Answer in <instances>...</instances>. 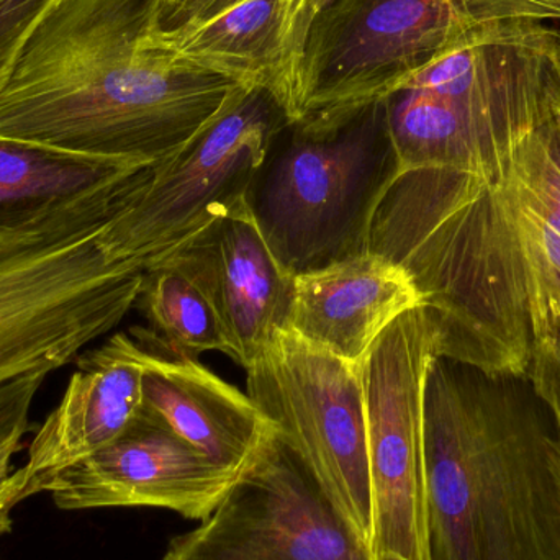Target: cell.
Masks as SVG:
<instances>
[{
  "instance_id": "obj_19",
  "label": "cell",
  "mask_w": 560,
  "mask_h": 560,
  "mask_svg": "<svg viewBox=\"0 0 560 560\" xmlns=\"http://www.w3.org/2000/svg\"><path fill=\"white\" fill-rule=\"evenodd\" d=\"M49 374V371H33L0 385V443L25 436L33 400Z\"/></svg>"
},
{
  "instance_id": "obj_15",
  "label": "cell",
  "mask_w": 560,
  "mask_h": 560,
  "mask_svg": "<svg viewBox=\"0 0 560 560\" xmlns=\"http://www.w3.org/2000/svg\"><path fill=\"white\" fill-rule=\"evenodd\" d=\"M128 332L143 361L140 413L240 476L278 433L272 421L248 394L199 359L176 354L153 329L131 326Z\"/></svg>"
},
{
  "instance_id": "obj_14",
  "label": "cell",
  "mask_w": 560,
  "mask_h": 560,
  "mask_svg": "<svg viewBox=\"0 0 560 560\" xmlns=\"http://www.w3.org/2000/svg\"><path fill=\"white\" fill-rule=\"evenodd\" d=\"M141 382V348L130 332L79 355L61 401L30 443L28 460L7 482V509L12 512L39 493L46 479L117 441L140 417Z\"/></svg>"
},
{
  "instance_id": "obj_9",
  "label": "cell",
  "mask_w": 560,
  "mask_h": 560,
  "mask_svg": "<svg viewBox=\"0 0 560 560\" xmlns=\"http://www.w3.org/2000/svg\"><path fill=\"white\" fill-rule=\"evenodd\" d=\"M440 339L421 305L395 319L361 362L374 499L372 551L430 560L424 387Z\"/></svg>"
},
{
  "instance_id": "obj_17",
  "label": "cell",
  "mask_w": 560,
  "mask_h": 560,
  "mask_svg": "<svg viewBox=\"0 0 560 560\" xmlns=\"http://www.w3.org/2000/svg\"><path fill=\"white\" fill-rule=\"evenodd\" d=\"M137 305L150 328L176 354L199 359L203 352H222L233 358L219 316L200 290L173 266L156 265L144 271Z\"/></svg>"
},
{
  "instance_id": "obj_12",
  "label": "cell",
  "mask_w": 560,
  "mask_h": 560,
  "mask_svg": "<svg viewBox=\"0 0 560 560\" xmlns=\"http://www.w3.org/2000/svg\"><path fill=\"white\" fill-rule=\"evenodd\" d=\"M238 477L140 413L117 441L59 470L39 492L61 510L156 506L203 522Z\"/></svg>"
},
{
  "instance_id": "obj_23",
  "label": "cell",
  "mask_w": 560,
  "mask_h": 560,
  "mask_svg": "<svg viewBox=\"0 0 560 560\" xmlns=\"http://www.w3.org/2000/svg\"><path fill=\"white\" fill-rule=\"evenodd\" d=\"M61 242V240H59ZM45 243L51 242H43V243H10V242H0V258H5V256L15 255V253L23 252V249L33 248V246L45 245Z\"/></svg>"
},
{
  "instance_id": "obj_6",
  "label": "cell",
  "mask_w": 560,
  "mask_h": 560,
  "mask_svg": "<svg viewBox=\"0 0 560 560\" xmlns=\"http://www.w3.org/2000/svg\"><path fill=\"white\" fill-rule=\"evenodd\" d=\"M287 125L265 91L240 88L212 124L156 164L147 189L105 226V248L143 271L170 258L210 223L248 202L256 174Z\"/></svg>"
},
{
  "instance_id": "obj_21",
  "label": "cell",
  "mask_w": 560,
  "mask_h": 560,
  "mask_svg": "<svg viewBox=\"0 0 560 560\" xmlns=\"http://www.w3.org/2000/svg\"><path fill=\"white\" fill-rule=\"evenodd\" d=\"M206 0H158L156 19L151 30L153 35L174 33L196 19Z\"/></svg>"
},
{
  "instance_id": "obj_22",
  "label": "cell",
  "mask_w": 560,
  "mask_h": 560,
  "mask_svg": "<svg viewBox=\"0 0 560 560\" xmlns=\"http://www.w3.org/2000/svg\"><path fill=\"white\" fill-rule=\"evenodd\" d=\"M22 440L23 438H12V440L0 443V535L12 529V518H10V510L3 502V492H5L10 476H12V457L22 446Z\"/></svg>"
},
{
  "instance_id": "obj_25",
  "label": "cell",
  "mask_w": 560,
  "mask_h": 560,
  "mask_svg": "<svg viewBox=\"0 0 560 560\" xmlns=\"http://www.w3.org/2000/svg\"><path fill=\"white\" fill-rule=\"evenodd\" d=\"M556 427H558V431H559V434H560V424L556 423Z\"/></svg>"
},
{
  "instance_id": "obj_13",
  "label": "cell",
  "mask_w": 560,
  "mask_h": 560,
  "mask_svg": "<svg viewBox=\"0 0 560 560\" xmlns=\"http://www.w3.org/2000/svg\"><path fill=\"white\" fill-rule=\"evenodd\" d=\"M158 265L173 266L206 296L243 369L283 328L293 276L269 248L249 200Z\"/></svg>"
},
{
  "instance_id": "obj_20",
  "label": "cell",
  "mask_w": 560,
  "mask_h": 560,
  "mask_svg": "<svg viewBox=\"0 0 560 560\" xmlns=\"http://www.w3.org/2000/svg\"><path fill=\"white\" fill-rule=\"evenodd\" d=\"M526 378L560 424V326L536 346Z\"/></svg>"
},
{
  "instance_id": "obj_24",
  "label": "cell",
  "mask_w": 560,
  "mask_h": 560,
  "mask_svg": "<svg viewBox=\"0 0 560 560\" xmlns=\"http://www.w3.org/2000/svg\"><path fill=\"white\" fill-rule=\"evenodd\" d=\"M375 560H413L410 558H405V556L397 555V552H375Z\"/></svg>"
},
{
  "instance_id": "obj_5",
  "label": "cell",
  "mask_w": 560,
  "mask_h": 560,
  "mask_svg": "<svg viewBox=\"0 0 560 560\" xmlns=\"http://www.w3.org/2000/svg\"><path fill=\"white\" fill-rule=\"evenodd\" d=\"M523 16L560 23V0H329L300 52L293 124L387 101L483 26Z\"/></svg>"
},
{
  "instance_id": "obj_11",
  "label": "cell",
  "mask_w": 560,
  "mask_h": 560,
  "mask_svg": "<svg viewBox=\"0 0 560 560\" xmlns=\"http://www.w3.org/2000/svg\"><path fill=\"white\" fill-rule=\"evenodd\" d=\"M154 167L0 137V242L101 232L147 189Z\"/></svg>"
},
{
  "instance_id": "obj_3",
  "label": "cell",
  "mask_w": 560,
  "mask_h": 560,
  "mask_svg": "<svg viewBox=\"0 0 560 560\" xmlns=\"http://www.w3.org/2000/svg\"><path fill=\"white\" fill-rule=\"evenodd\" d=\"M526 377L438 355L424 387L430 560H560V434ZM532 385V384H529Z\"/></svg>"
},
{
  "instance_id": "obj_4",
  "label": "cell",
  "mask_w": 560,
  "mask_h": 560,
  "mask_svg": "<svg viewBox=\"0 0 560 560\" xmlns=\"http://www.w3.org/2000/svg\"><path fill=\"white\" fill-rule=\"evenodd\" d=\"M269 148L249 190L262 236L290 276L368 252L378 200L398 171L387 104L328 124L299 121Z\"/></svg>"
},
{
  "instance_id": "obj_2",
  "label": "cell",
  "mask_w": 560,
  "mask_h": 560,
  "mask_svg": "<svg viewBox=\"0 0 560 560\" xmlns=\"http://www.w3.org/2000/svg\"><path fill=\"white\" fill-rule=\"evenodd\" d=\"M158 0H58L0 82V137L158 164L243 84L147 42Z\"/></svg>"
},
{
  "instance_id": "obj_7",
  "label": "cell",
  "mask_w": 560,
  "mask_h": 560,
  "mask_svg": "<svg viewBox=\"0 0 560 560\" xmlns=\"http://www.w3.org/2000/svg\"><path fill=\"white\" fill-rule=\"evenodd\" d=\"M102 232L0 258V385L78 359L137 305L144 271L115 258Z\"/></svg>"
},
{
  "instance_id": "obj_1",
  "label": "cell",
  "mask_w": 560,
  "mask_h": 560,
  "mask_svg": "<svg viewBox=\"0 0 560 560\" xmlns=\"http://www.w3.org/2000/svg\"><path fill=\"white\" fill-rule=\"evenodd\" d=\"M368 252L413 279L441 358L526 377L560 326V121L486 170L395 174Z\"/></svg>"
},
{
  "instance_id": "obj_18",
  "label": "cell",
  "mask_w": 560,
  "mask_h": 560,
  "mask_svg": "<svg viewBox=\"0 0 560 560\" xmlns=\"http://www.w3.org/2000/svg\"><path fill=\"white\" fill-rule=\"evenodd\" d=\"M58 0H0V82L39 20Z\"/></svg>"
},
{
  "instance_id": "obj_16",
  "label": "cell",
  "mask_w": 560,
  "mask_h": 560,
  "mask_svg": "<svg viewBox=\"0 0 560 560\" xmlns=\"http://www.w3.org/2000/svg\"><path fill=\"white\" fill-rule=\"evenodd\" d=\"M421 305L424 296L400 265L365 252L293 276L283 328L361 364L395 319Z\"/></svg>"
},
{
  "instance_id": "obj_10",
  "label": "cell",
  "mask_w": 560,
  "mask_h": 560,
  "mask_svg": "<svg viewBox=\"0 0 560 560\" xmlns=\"http://www.w3.org/2000/svg\"><path fill=\"white\" fill-rule=\"evenodd\" d=\"M163 560H375L305 460L265 444L217 509L174 538Z\"/></svg>"
},
{
  "instance_id": "obj_8",
  "label": "cell",
  "mask_w": 560,
  "mask_h": 560,
  "mask_svg": "<svg viewBox=\"0 0 560 560\" xmlns=\"http://www.w3.org/2000/svg\"><path fill=\"white\" fill-rule=\"evenodd\" d=\"M246 371V394L371 545L374 499L361 364L280 328Z\"/></svg>"
}]
</instances>
